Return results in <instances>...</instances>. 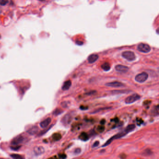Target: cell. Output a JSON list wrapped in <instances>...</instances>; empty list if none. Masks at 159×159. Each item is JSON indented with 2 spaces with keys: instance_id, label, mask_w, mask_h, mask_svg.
Returning a JSON list of instances; mask_svg holds the SVG:
<instances>
[{
  "instance_id": "obj_1",
  "label": "cell",
  "mask_w": 159,
  "mask_h": 159,
  "mask_svg": "<svg viewBox=\"0 0 159 159\" xmlns=\"http://www.w3.org/2000/svg\"><path fill=\"white\" fill-rule=\"evenodd\" d=\"M127 133H128V132L127 131V130H126V129L125 130H123L121 132H119L117 134H116L115 135H114V136H113L110 139H109L103 145H102V147H105V146H106L108 145L114 140L122 138L124 136H125V135H126Z\"/></svg>"
},
{
  "instance_id": "obj_2",
  "label": "cell",
  "mask_w": 159,
  "mask_h": 159,
  "mask_svg": "<svg viewBox=\"0 0 159 159\" xmlns=\"http://www.w3.org/2000/svg\"><path fill=\"white\" fill-rule=\"evenodd\" d=\"M148 75L147 73L143 72L138 74L135 77V80L136 82L139 83H143L148 78Z\"/></svg>"
},
{
  "instance_id": "obj_3",
  "label": "cell",
  "mask_w": 159,
  "mask_h": 159,
  "mask_svg": "<svg viewBox=\"0 0 159 159\" xmlns=\"http://www.w3.org/2000/svg\"><path fill=\"white\" fill-rule=\"evenodd\" d=\"M122 56L128 61H133L136 59V56L134 52L131 51H126L122 53Z\"/></svg>"
},
{
  "instance_id": "obj_4",
  "label": "cell",
  "mask_w": 159,
  "mask_h": 159,
  "mask_svg": "<svg viewBox=\"0 0 159 159\" xmlns=\"http://www.w3.org/2000/svg\"><path fill=\"white\" fill-rule=\"evenodd\" d=\"M141 98V96L137 93H134L127 97L125 99V103L127 104H131L136 102Z\"/></svg>"
},
{
  "instance_id": "obj_5",
  "label": "cell",
  "mask_w": 159,
  "mask_h": 159,
  "mask_svg": "<svg viewBox=\"0 0 159 159\" xmlns=\"http://www.w3.org/2000/svg\"><path fill=\"white\" fill-rule=\"evenodd\" d=\"M137 49L139 51L145 53H148L151 51V47L150 46L147 44L143 43L139 44L137 47Z\"/></svg>"
},
{
  "instance_id": "obj_6",
  "label": "cell",
  "mask_w": 159,
  "mask_h": 159,
  "mask_svg": "<svg viewBox=\"0 0 159 159\" xmlns=\"http://www.w3.org/2000/svg\"><path fill=\"white\" fill-rule=\"evenodd\" d=\"M105 86H107L114 87V88H118V87H123L125 86V84H123L121 82L118 81H114L109 83H107L105 84Z\"/></svg>"
},
{
  "instance_id": "obj_7",
  "label": "cell",
  "mask_w": 159,
  "mask_h": 159,
  "mask_svg": "<svg viewBox=\"0 0 159 159\" xmlns=\"http://www.w3.org/2000/svg\"><path fill=\"white\" fill-rule=\"evenodd\" d=\"M116 71L121 73H126L129 70V68L125 65H117L115 67Z\"/></svg>"
},
{
  "instance_id": "obj_8",
  "label": "cell",
  "mask_w": 159,
  "mask_h": 159,
  "mask_svg": "<svg viewBox=\"0 0 159 159\" xmlns=\"http://www.w3.org/2000/svg\"><path fill=\"white\" fill-rule=\"evenodd\" d=\"M24 141V138L22 136H18L15 137L11 142V144L13 145H17L22 143Z\"/></svg>"
},
{
  "instance_id": "obj_9",
  "label": "cell",
  "mask_w": 159,
  "mask_h": 159,
  "mask_svg": "<svg viewBox=\"0 0 159 159\" xmlns=\"http://www.w3.org/2000/svg\"><path fill=\"white\" fill-rule=\"evenodd\" d=\"M51 121V119L50 118H48L45 119V120H44L43 121H42L40 124V126L41 127L43 128H45L47 127L50 124Z\"/></svg>"
},
{
  "instance_id": "obj_10",
  "label": "cell",
  "mask_w": 159,
  "mask_h": 159,
  "mask_svg": "<svg viewBox=\"0 0 159 159\" xmlns=\"http://www.w3.org/2000/svg\"><path fill=\"white\" fill-rule=\"evenodd\" d=\"M72 116L70 114H67L64 116L62 119V122L65 125L70 123L72 120Z\"/></svg>"
},
{
  "instance_id": "obj_11",
  "label": "cell",
  "mask_w": 159,
  "mask_h": 159,
  "mask_svg": "<svg viewBox=\"0 0 159 159\" xmlns=\"http://www.w3.org/2000/svg\"><path fill=\"white\" fill-rule=\"evenodd\" d=\"M34 151L36 154L40 155L43 154L45 152V150L42 146H36L34 148Z\"/></svg>"
},
{
  "instance_id": "obj_12",
  "label": "cell",
  "mask_w": 159,
  "mask_h": 159,
  "mask_svg": "<svg viewBox=\"0 0 159 159\" xmlns=\"http://www.w3.org/2000/svg\"><path fill=\"white\" fill-rule=\"evenodd\" d=\"M99 56L97 54H91L88 58V61L90 64H92L95 62L99 58Z\"/></svg>"
},
{
  "instance_id": "obj_13",
  "label": "cell",
  "mask_w": 159,
  "mask_h": 159,
  "mask_svg": "<svg viewBox=\"0 0 159 159\" xmlns=\"http://www.w3.org/2000/svg\"><path fill=\"white\" fill-rule=\"evenodd\" d=\"M72 86V82L71 80H68L65 81L63 86L62 87V89L64 91H66L70 89Z\"/></svg>"
},
{
  "instance_id": "obj_14",
  "label": "cell",
  "mask_w": 159,
  "mask_h": 159,
  "mask_svg": "<svg viewBox=\"0 0 159 159\" xmlns=\"http://www.w3.org/2000/svg\"><path fill=\"white\" fill-rule=\"evenodd\" d=\"M102 69L105 72H108L111 69V66L108 63H104L101 65Z\"/></svg>"
},
{
  "instance_id": "obj_15",
  "label": "cell",
  "mask_w": 159,
  "mask_h": 159,
  "mask_svg": "<svg viewBox=\"0 0 159 159\" xmlns=\"http://www.w3.org/2000/svg\"><path fill=\"white\" fill-rule=\"evenodd\" d=\"M130 91L126 90H113L111 91V92L113 94H124L129 93Z\"/></svg>"
},
{
  "instance_id": "obj_16",
  "label": "cell",
  "mask_w": 159,
  "mask_h": 159,
  "mask_svg": "<svg viewBox=\"0 0 159 159\" xmlns=\"http://www.w3.org/2000/svg\"><path fill=\"white\" fill-rule=\"evenodd\" d=\"M38 128L37 127H33L28 131V132L29 134L34 135L36 133L38 132Z\"/></svg>"
},
{
  "instance_id": "obj_17",
  "label": "cell",
  "mask_w": 159,
  "mask_h": 159,
  "mask_svg": "<svg viewBox=\"0 0 159 159\" xmlns=\"http://www.w3.org/2000/svg\"><path fill=\"white\" fill-rule=\"evenodd\" d=\"M88 135L86 132H82L79 136V138L83 141H86L89 139Z\"/></svg>"
},
{
  "instance_id": "obj_18",
  "label": "cell",
  "mask_w": 159,
  "mask_h": 159,
  "mask_svg": "<svg viewBox=\"0 0 159 159\" xmlns=\"http://www.w3.org/2000/svg\"><path fill=\"white\" fill-rule=\"evenodd\" d=\"M135 126L134 124H131L128 125L126 128V129L127 130V131L128 132V133H129L130 132H132V131L134 130V129L135 128Z\"/></svg>"
},
{
  "instance_id": "obj_19",
  "label": "cell",
  "mask_w": 159,
  "mask_h": 159,
  "mask_svg": "<svg viewBox=\"0 0 159 159\" xmlns=\"http://www.w3.org/2000/svg\"><path fill=\"white\" fill-rule=\"evenodd\" d=\"M52 137L55 141H59V140H60L61 139V135L60 133H55L53 135Z\"/></svg>"
},
{
  "instance_id": "obj_20",
  "label": "cell",
  "mask_w": 159,
  "mask_h": 159,
  "mask_svg": "<svg viewBox=\"0 0 159 159\" xmlns=\"http://www.w3.org/2000/svg\"><path fill=\"white\" fill-rule=\"evenodd\" d=\"M11 156L14 159H22L23 157H22L20 155L17 154H13L11 155Z\"/></svg>"
},
{
  "instance_id": "obj_21",
  "label": "cell",
  "mask_w": 159,
  "mask_h": 159,
  "mask_svg": "<svg viewBox=\"0 0 159 159\" xmlns=\"http://www.w3.org/2000/svg\"><path fill=\"white\" fill-rule=\"evenodd\" d=\"M63 113V111L60 110V109H58L57 110H56L54 112V115H59L60 114H62Z\"/></svg>"
},
{
  "instance_id": "obj_22",
  "label": "cell",
  "mask_w": 159,
  "mask_h": 159,
  "mask_svg": "<svg viewBox=\"0 0 159 159\" xmlns=\"http://www.w3.org/2000/svg\"><path fill=\"white\" fill-rule=\"evenodd\" d=\"M9 2V0H0V5L5 6Z\"/></svg>"
},
{
  "instance_id": "obj_23",
  "label": "cell",
  "mask_w": 159,
  "mask_h": 159,
  "mask_svg": "<svg viewBox=\"0 0 159 159\" xmlns=\"http://www.w3.org/2000/svg\"><path fill=\"white\" fill-rule=\"evenodd\" d=\"M81 149L79 148H76L75 151H74V153L76 155H77L78 154H79L80 153H81Z\"/></svg>"
},
{
  "instance_id": "obj_24",
  "label": "cell",
  "mask_w": 159,
  "mask_h": 159,
  "mask_svg": "<svg viewBox=\"0 0 159 159\" xmlns=\"http://www.w3.org/2000/svg\"><path fill=\"white\" fill-rule=\"evenodd\" d=\"M96 92V91H90L87 92V93H86V94L88 95H91L94 94Z\"/></svg>"
},
{
  "instance_id": "obj_25",
  "label": "cell",
  "mask_w": 159,
  "mask_h": 159,
  "mask_svg": "<svg viewBox=\"0 0 159 159\" xmlns=\"http://www.w3.org/2000/svg\"><path fill=\"white\" fill-rule=\"evenodd\" d=\"M99 143H100V142H99V141H96V142H95L94 143V144H93V145H92V147H95L98 146L99 145Z\"/></svg>"
},
{
  "instance_id": "obj_26",
  "label": "cell",
  "mask_w": 159,
  "mask_h": 159,
  "mask_svg": "<svg viewBox=\"0 0 159 159\" xmlns=\"http://www.w3.org/2000/svg\"><path fill=\"white\" fill-rule=\"evenodd\" d=\"M104 128L103 126H100V127H99L98 128V129L99 131H100V130H101V132L104 131Z\"/></svg>"
},
{
  "instance_id": "obj_27",
  "label": "cell",
  "mask_w": 159,
  "mask_h": 159,
  "mask_svg": "<svg viewBox=\"0 0 159 159\" xmlns=\"http://www.w3.org/2000/svg\"><path fill=\"white\" fill-rule=\"evenodd\" d=\"M60 158H63V159H64L65 158H66V155L64 154H60L59 155Z\"/></svg>"
},
{
  "instance_id": "obj_28",
  "label": "cell",
  "mask_w": 159,
  "mask_h": 159,
  "mask_svg": "<svg viewBox=\"0 0 159 159\" xmlns=\"http://www.w3.org/2000/svg\"><path fill=\"white\" fill-rule=\"evenodd\" d=\"M76 43H77V44H78V45H82V44H83V42H80V41H77Z\"/></svg>"
},
{
  "instance_id": "obj_29",
  "label": "cell",
  "mask_w": 159,
  "mask_h": 159,
  "mask_svg": "<svg viewBox=\"0 0 159 159\" xmlns=\"http://www.w3.org/2000/svg\"><path fill=\"white\" fill-rule=\"evenodd\" d=\"M39 0V1H45V0Z\"/></svg>"
},
{
  "instance_id": "obj_30",
  "label": "cell",
  "mask_w": 159,
  "mask_h": 159,
  "mask_svg": "<svg viewBox=\"0 0 159 159\" xmlns=\"http://www.w3.org/2000/svg\"></svg>"
}]
</instances>
